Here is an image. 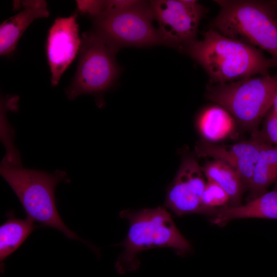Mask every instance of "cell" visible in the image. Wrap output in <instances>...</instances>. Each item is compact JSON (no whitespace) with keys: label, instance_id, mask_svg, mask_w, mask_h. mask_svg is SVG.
<instances>
[{"label":"cell","instance_id":"3957f363","mask_svg":"<svg viewBox=\"0 0 277 277\" xmlns=\"http://www.w3.org/2000/svg\"><path fill=\"white\" fill-rule=\"evenodd\" d=\"M220 11L211 29L258 46L271 56L277 68V6L273 1L217 0Z\"/></svg>","mask_w":277,"mask_h":277},{"label":"cell","instance_id":"2e32d148","mask_svg":"<svg viewBox=\"0 0 277 277\" xmlns=\"http://www.w3.org/2000/svg\"><path fill=\"white\" fill-rule=\"evenodd\" d=\"M276 181L277 147L267 144L261 149L254 166L248 201L266 192L268 187Z\"/></svg>","mask_w":277,"mask_h":277},{"label":"cell","instance_id":"6da1fadb","mask_svg":"<svg viewBox=\"0 0 277 277\" xmlns=\"http://www.w3.org/2000/svg\"><path fill=\"white\" fill-rule=\"evenodd\" d=\"M205 69L210 84L237 81L256 75H269L275 67L271 59L253 46L232 39L210 29L201 40L183 50Z\"/></svg>","mask_w":277,"mask_h":277},{"label":"cell","instance_id":"d6986e66","mask_svg":"<svg viewBox=\"0 0 277 277\" xmlns=\"http://www.w3.org/2000/svg\"><path fill=\"white\" fill-rule=\"evenodd\" d=\"M260 131L269 144L277 147V113L271 110L268 112Z\"/></svg>","mask_w":277,"mask_h":277},{"label":"cell","instance_id":"30bf717a","mask_svg":"<svg viewBox=\"0 0 277 277\" xmlns=\"http://www.w3.org/2000/svg\"><path fill=\"white\" fill-rule=\"evenodd\" d=\"M77 12L57 17L49 29L46 52L52 86L58 84L63 73L78 54L81 45Z\"/></svg>","mask_w":277,"mask_h":277},{"label":"cell","instance_id":"5b68a950","mask_svg":"<svg viewBox=\"0 0 277 277\" xmlns=\"http://www.w3.org/2000/svg\"><path fill=\"white\" fill-rule=\"evenodd\" d=\"M277 93V72L227 83L210 84L206 97L225 108L243 127L258 129Z\"/></svg>","mask_w":277,"mask_h":277},{"label":"cell","instance_id":"7c38bea8","mask_svg":"<svg viewBox=\"0 0 277 277\" xmlns=\"http://www.w3.org/2000/svg\"><path fill=\"white\" fill-rule=\"evenodd\" d=\"M14 8L21 9L0 26V55L9 56L15 50L20 38L29 25L38 18L49 16L47 3L44 0L15 2Z\"/></svg>","mask_w":277,"mask_h":277},{"label":"cell","instance_id":"8992f818","mask_svg":"<svg viewBox=\"0 0 277 277\" xmlns=\"http://www.w3.org/2000/svg\"><path fill=\"white\" fill-rule=\"evenodd\" d=\"M81 39L75 73L66 90L70 100L104 91L120 73L115 60L118 49L93 30L84 32Z\"/></svg>","mask_w":277,"mask_h":277},{"label":"cell","instance_id":"603a6c76","mask_svg":"<svg viewBox=\"0 0 277 277\" xmlns=\"http://www.w3.org/2000/svg\"><path fill=\"white\" fill-rule=\"evenodd\" d=\"M274 3L275 4V5L277 6V1H273Z\"/></svg>","mask_w":277,"mask_h":277},{"label":"cell","instance_id":"9c48e42d","mask_svg":"<svg viewBox=\"0 0 277 277\" xmlns=\"http://www.w3.org/2000/svg\"><path fill=\"white\" fill-rule=\"evenodd\" d=\"M202 168L195 158L183 159L169 185L165 206L177 216L192 213L205 214L201 197L206 182Z\"/></svg>","mask_w":277,"mask_h":277},{"label":"cell","instance_id":"ffe728a7","mask_svg":"<svg viewBox=\"0 0 277 277\" xmlns=\"http://www.w3.org/2000/svg\"><path fill=\"white\" fill-rule=\"evenodd\" d=\"M105 1H76L78 13L87 14L91 18L100 15L105 9Z\"/></svg>","mask_w":277,"mask_h":277},{"label":"cell","instance_id":"44dd1931","mask_svg":"<svg viewBox=\"0 0 277 277\" xmlns=\"http://www.w3.org/2000/svg\"><path fill=\"white\" fill-rule=\"evenodd\" d=\"M140 1L122 0V1H105V10L120 11L128 9L136 4Z\"/></svg>","mask_w":277,"mask_h":277},{"label":"cell","instance_id":"4fadbf2b","mask_svg":"<svg viewBox=\"0 0 277 277\" xmlns=\"http://www.w3.org/2000/svg\"><path fill=\"white\" fill-rule=\"evenodd\" d=\"M211 217L212 223L219 226L239 219H277V181L271 191L248 201L245 205H227L216 209Z\"/></svg>","mask_w":277,"mask_h":277},{"label":"cell","instance_id":"7402d4cb","mask_svg":"<svg viewBox=\"0 0 277 277\" xmlns=\"http://www.w3.org/2000/svg\"><path fill=\"white\" fill-rule=\"evenodd\" d=\"M271 111L277 113V93L276 94L272 105Z\"/></svg>","mask_w":277,"mask_h":277},{"label":"cell","instance_id":"277c9868","mask_svg":"<svg viewBox=\"0 0 277 277\" xmlns=\"http://www.w3.org/2000/svg\"><path fill=\"white\" fill-rule=\"evenodd\" d=\"M0 172L18 197L27 217L40 226L58 230L68 239L89 245L66 225L57 211L55 189L59 182L67 179L64 172L51 173L22 166L1 165Z\"/></svg>","mask_w":277,"mask_h":277},{"label":"cell","instance_id":"5bb4252c","mask_svg":"<svg viewBox=\"0 0 277 277\" xmlns=\"http://www.w3.org/2000/svg\"><path fill=\"white\" fill-rule=\"evenodd\" d=\"M207 180L215 182L228 194L229 206L242 205V198L246 190L239 172L227 163L219 160L207 162L201 167Z\"/></svg>","mask_w":277,"mask_h":277},{"label":"cell","instance_id":"ac0fdd59","mask_svg":"<svg viewBox=\"0 0 277 277\" xmlns=\"http://www.w3.org/2000/svg\"><path fill=\"white\" fill-rule=\"evenodd\" d=\"M201 203L205 215L211 216L216 209L228 205L230 197L217 184L207 180L201 197Z\"/></svg>","mask_w":277,"mask_h":277},{"label":"cell","instance_id":"9a60e30c","mask_svg":"<svg viewBox=\"0 0 277 277\" xmlns=\"http://www.w3.org/2000/svg\"><path fill=\"white\" fill-rule=\"evenodd\" d=\"M7 215V220L0 226L1 271L4 267V261L20 247L35 229L41 226L28 217H16L12 212Z\"/></svg>","mask_w":277,"mask_h":277},{"label":"cell","instance_id":"ba28073f","mask_svg":"<svg viewBox=\"0 0 277 277\" xmlns=\"http://www.w3.org/2000/svg\"><path fill=\"white\" fill-rule=\"evenodd\" d=\"M150 5L162 44L183 51L196 40L200 21L205 13L196 1L157 0Z\"/></svg>","mask_w":277,"mask_h":277},{"label":"cell","instance_id":"52a82bcc","mask_svg":"<svg viewBox=\"0 0 277 277\" xmlns=\"http://www.w3.org/2000/svg\"><path fill=\"white\" fill-rule=\"evenodd\" d=\"M93 31L119 50L126 46H147L162 44L150 5L140 1L123 10H104L92 18Z\"/></svg>","mask_w":277,"mask_h":277},{"label":"cell","instance_id":"7a4b0ae2","mask_svg":"<svg viewBox=\"0 0 277 277\" xmlns=\"http://www.w3.org/2000/svg\"><path fill=\"white\" fill-rule=\"evenodd\" d=\"M120 216L129 223L128 233L117 245L123 250L115 267L119 273L136 270L140 264L138 255L144 250L165 247L184 255L192 250L190 243L182 235L166 208L124 210Z\"/></svg>","mask_w":277,"mask_h":277},{"label":"cell","instance_id":"e0dca14e","mask_svg":"<svg viewBox=\"0 0 277 277\" xmlns=\"http://www.w3.org/2000/svg\"><path fill=\"white\" fill-rule=\"evenodd\" d=\"M198 127L206 141H216L231 133L233 130L234 118L223 107L213 106L205 109L200 114Z\"/></svg>","mask_w":277,"mask_h":277},{"label":"cell","instance_id":"8fae6325","mask_svg":"<svg viewBox=\"0 0 277 277\" xmlns=\"http://www.w3.org/2000/svg\"><path fill=\"white\" fill-rule=\"evenodd\" d=\"M269 144L258 129L249 140L232 145H217L205 140L198 142L196 151L202 157L223 161L236 170L246 190L249 187L261 149Z\"/></svg>","mask_w":277,"mask_h":277}]
</instances>
